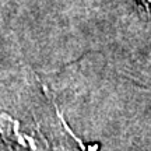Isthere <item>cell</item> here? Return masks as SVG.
<instances>
[{
	"instance_id": "6da1fadb",
	"label": "cell",
	"mask_w": 151,
	"mask_h": 151,
	"mask_svg": "<svg viewBox=\"0 0 151 151\" xmlns=\"http://www.w3.org/2000/svg\"><path fill=\"white\" fill-rule=\"evenodd\" d=\"M137 1H140L143 6H146V9L151 10V0H137Z\"/></svg>"
}]
</instances>
